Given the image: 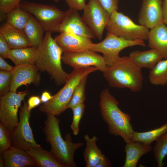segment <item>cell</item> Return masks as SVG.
Masks as SVG:
<instances>
[{"label":"cell","mask_w":167,"mask_h":167,"mask_svg":"<svg viewBox=\"0 0 167 167\" xmlns=\"http://www.w3.org/2000/svg\"><path fill=\"white\" fill-rule=\"evenodd\" d=\"M119 103L107 88L100 94L99 106L103 119L108 125L109 132L121 137L126 143L132 142L134 131L130 123L131 116L122 111Z\"/></svg>","instance_id":"6da1fadb"},{"label":"cell","mask_w":167,"mask_h":167,"mask_svg":"<svg viewBox=\"0 0 167 167\" xmlns=\"http://www.w3.org/2000/svg\"><path fill=\"white\" fill-rule=\"evenodd\" d=\"M63 53L52 37L51 33L46 32L42 41L37 48L35 65L39 71L46 72L58 86L65 84L70 74L62 67Z\"/></svg>","instance_id":"7a4b0ae2"},{"label":"cell","mask_w":167,"mask_h":167,"mask_svg":"<svg viewBox=\"0 0 167 167\" xmlns=\"http://www.w3.org/2000/svg\"><path fill=\"white\" fill-rule=\"evenodd\" d=\"M43 131L47 142L50 145V152L64 167H76L74 154L76 150L84 143L81 142L73 143L71 135L67 134L65 140L62 138L59 128L60 120L56 116L46 114Z\"/></svg>","instance_id":"3957f363"},{"label":"cell","mask_w":167,"mask_h":167,"mask_svg":"<svg viewBox=\"0 0 167 167\" xmlns=\"http://www.w3.org/2000/svg\"><path fill=\"white\" fill-rule=\"evenodd\" d=\"M103 75L112 87L127 88L133 92H139L142 88L143 77L141 68L129 56L120 57L115 63L107 67Z\"/></svg>","instance_id":"277c9868"},{"label":"cell","mask_w":167,"mask_h":167,"mask_svg":"<svg viewBox=\"0 0 167 167\" xmlns=\"http://www.w3.org/2000/svg\"><path fill=\"white\" fill-rule=\"evenodd\" d=\"M98 70L94 66L74 69L62 89L48 102L39 108L41 112L55 116L60 115L67 109L74 91L81 80L90 73Z\"/></svg>","instance_id":"5b68a950"},{"label":"cell","mask_w":167,"mask_h":167,"mask_svg":"<svg viewBox=\"0 0 167 167\" xmlns=\"http://www.w3.org/2000/svg\"><path fill=\"white\" fill-rule=\"evenodd\" d=\"M105 28L109 32L130 40H148L149 32L148 29L136 24L128 17L117 10L111 13Z\"/></svg>","instance_id":"8992f818"},{"label":"cell","mask_w":167,"mask_h":167,"mask_svg":"<svg viewBox=\"0 0 167 167\" xmlns=\"http://www.w3.org/2000/svg\"><path fill=\"white\" fill-rule=\"evenodd\" d=\"M32 15L43 28L45 32H59V28L65 15L53 5L22 1L20 7Z\"/></svg>","instance_id":"52a82bcc"},{"label":"cell","mask_w":167,"mask_h":167,"mask_svg":"<svg viewBox=\"0 0 167 167\" xmlns=\"http://www.w3.org/2000/svg\"><path fill=\"white\" fill-rule=\"evenodd\" d=\"M136 45L145 47V45L142 40H128L108 32L103 41L96 44L93 43L90 45L89 49L102 53L107 67H109L118 60L122 50Z\"/></svg>","instance_id":"ba28073f"},{"label":"cell","mask_w":167,"mask_h":167,"mask_svg":"<svg viewBox=\"0 0 167 167\" xmlns=\"http://www.w3.org/2000/svg\"><path fill=\"white\" fill-rule=\"evenodd\" d=\"M27 94L26 91H10L0 96V123L11 133L19 122L18 110Z\"/></svg>","instance_id":"9c48e42d"},{"label":"cell","mask_w":167,"mask_h":167,"mask_svg":"<svg viewBox=\"0 0 167 167\" xmlns=\"http://www.w3.org/2000/svg\"><path fill=\"white\" fill-rule=\"evenodd\" d=\"M31 111L28 109L27 102L24 100L19 122L11 133L12 146L26 151L31 148L41 147L35 141L29 125Z\"/></svg>","instance_id":"30bf717a"},{"label":"cell","mask_w":167,"mask_h":167,"mask_svg":"<svg viewBox=\"0 0 167 167\" xmlns=\"http://www.w3.org/2000/svg\"><path fill=\"white\" fill-rule=\"evenodd\" d=\"M83 10V19L96 37L101 40L110 14L98 0H89Z\"/></svg>","instance_id":"8fae6325"},{"label":"cell","mask_w":167,"mask_h":167,"mask_svg":"<svg viewBox=\"0 0 167 167\" xmlns=\"http://www.w3.org/2000/svg\"><path fill=\"white\" fill-rule=\"evenodd\" d=\"M62 61L75 69L90 66L104 72L107 66L103 56L90 49L75 52H63Z\"/></svg>","instance_id":"7c38bea8"},{"label":"cell","mask_w":167,"mask_h":167,"mask_svg":"<svg viewBox=\"0 0 167 167\" xmlns=\"http://www.w3.org/2000/svg\"><path fill=\"white\" fill-rule=\"evenodd\" d=\"M162 0H142L139 13V24L151 29L163 22Z\"/></svg>","instance_id":"4fadbf2b"},{"label":"cell","mask_w":167,"mask_h":167,"mask_svg":"<svg viewBox=\"0 0 167 167\" xmlns=\"http://www.w3.org/2000/svg\"><path fill=\"white\" fill-rule=\"evenodd\" d=\"M39 71L35 65L15 66L12 72V78L10 91L16 92L20 86L31 84L39 86L41 80Z\"/></svg>","instance_id":"5bb4252c"},{"label":"cell","mask_w":167,"mask_h":167,"mask_svg":"<svg viewBox=\"0 0 167 167\" xmlns=\"http://www.w3.org/2000/svg\"><path fill=\"white\" fill-rule=\"evenodd\" d=\"M65 12L60 27L59 32H70L91 38H95V36L80 17L77 10L69 8Z\"/></svg>","instance_id":"9a60e30c"},{"label":"cell","mask_w":167,"mask_h":167,"mask_svg":"<svg viewBox=\"0 0 167 167\" xmlns=\"http://www.w3.org/2000/svg\"><path fill=\"white\" fill-rule=\"evenodd\" d=\"M54 38L63 52H75L89 49L91 38L70 32H61Z\"/></svg>","instance_id":"2e32d148"},{"label":"cell","mask_w":167,"mask_h":167,"mask_svg":"<svg viewBox=\"0 0 167 167\" xmlns=\"http://www.w3.org/2000/svg\"><path fill=\"white\" fill-rule=\"evenodd\" d=\"M6 167H28L36 166L33 158L25 150L12 146L1 154Z\"/></svg>","instance_id":"e0dca14e"},{"label":"cell","mask_w":167,"mask_h":167,"mask_svg":"<svg viewBox=\"0 0 167 167\" xmlns=\"http://www.w3.org/2000/svg\"><path fill=\"white\" fill-rule=\"evenodd\" d=\"M0 33L4 37L11 49L31 46L24 31L16 28L7 22L1 26Z\"/></svg>","instance_id":"ac0fdd59"},{"label":"cell","mask_w":167,"mask_h":167,"mask_svg":"<svg viewBox=\"0 0 167 167\" xmlns=\"http://www.w3.org/2000/svg\"><path fill=\"white\" fill-rule=\"evenodd\" d=\"M148 46L157 50L164 58H167V26L163 22L158 24L149 31Z\"/></svg>","instance_id":"d6986e66"},{"label":"cell","mask_w":167,"mask_h":167,"mask_svg":"<svg viewBox=\"0 0 167 167\" xmlns=\"http://www.w3.org/2000/svg\"><path fill=\"white\" fill-rule=\"evenodd\" d=\"M128 56L139 68L151 70L164 58L159 52L153 48L147 50H134L129 54Z\"/></svg>","instance_id":"ffe728a7"},{"label":"cell","mask_w":167,"mask_h":167,"mask_svg":"<svg viewBox=\"0 0 167 167\" xmlns=\"http://www.w3.org/2000/svg\"><path fill=\"white\" fill-rule=\"evenodd\" d=\"M152 149L151 144H145L139 141L126 143L125 147L126 156L122 167H136L140 158Z\"/></svg>","instance_id":"44dd1931"},{"label":"cell","mask_w":167,"mask_h":167,"mask_svg":"<svg viewBox=\"0 0 167 167\" xmlns=\"http://www.w3.org/2000/svg\"><path fill=\"white\" fill-rule=\"evenodd\" d=\"M86 146L83 154L86 167H96L105 156L96 145L98 138L93 136L90 138L88 134L84 137Z\"/></svg>","instance_id":"7402d4cb"},{"label":"cell","mask_w":167,"mask_h":167,"mask_svg":"<svg viewBox=\"0 0 167 167\" xmlns=\"http://www.w3.org/2000/svg\"><path fill=\"white\" fill-rule=\"evenodd\" d=\"M37 53V48L33 46L11 49L7 58L11 60L15 66L35 65Z\"/></svg>","instance_id":"603a6c76"},{"label":"cell","mask_w":167,"mask_h":167,"mask_svg":"<svg viewBox=\"0 0 167 167\" xmlns=\"http://www.w3.org/2000/svg\"><path fill=\"white\" fill-rule=\"evenodd\" d=\"M39 167H64L50 152L41 148H31L26 151Z\"/></svg>","instance_id":"cb8c5ba5"},{"label":"cell","mask_w":167,"mask_h":167,"mask_svg":"<svg viewBox=\"0 0 167 167\" xmlns=\"http://www.w3.org/2000/svg\"><path fill=\"white\" fill-rule=\"evenodd\" d=\"M24 31L30 46L37 48L43 41L45 31L42 26L32 15Z\"/></svg>","instance_id":"d4e9b609"},{"label":"cell","mask_w":167,"mask_h":167,"mask_svg":"<svg viewBox=\"0 0 167 167\" xmlns=\"http://www.w3.org/2000/svg\"><path fill=\"white\" fill-rule=\"evenodd\" d=\"M158 62L149 72L148 78L154 85L164 86L167 84V58Z\"/></svg>","instance_id":"484cf974"},{"label":"cell","mask_w":167,"mask_h":167,"mask_svg":"<svg viewBox=\"0 0 167 167\" xmlns=\"http://www.w3.org/2000/svg\"><path fill=\"white\" fill-rule=\"evenodd\" d=\"M31 14L20 7L6 14V22L19 29L24 30Z\"/></svg>","instance_id":"4316f807"},{"label":"cell","mask_w":167,"mask_h":167,"mask_svg":"<svg viewBox=\"0 0 167 167\" xmlns=\"http://www.w3.org/2000/svg\"><path fill=\"white\" fill-rule=\"evenodd\" d=\"M167 131V123L160 127L143 132H134L132 142L139 141L146 144H151L161 135Z\"/></svg>","instance_id":"83f0119b"},{"label":"cell","mask_w":167,"mask_h":167,"mask_svg":"<svg viewBox=\"0 0 167 167\" xmlns=\"http://www.w3.org/2000/svg\"><path fill=\"white\" fill-rule=\"evenodd\" d=\"M156 141L152 148L154 158L158 167H163L164 165L163 161L167 155V131L161 135Z\"/></svg>","instance_id":"f1b7e54d"},{"label":"cell","mask_w":167,"mask_h":167,"mask_svg":"<svg viewBox=\"0 0 167 167\" xmlns=\"http://www.w3.org/2000/svg\"><path fill=\"white\" fill-rule=\"evenodd\" d=\"M88 76L84 77L76 87L67 109H71L75 106L84 103L85 99V87Z\"/></svg>","instance_id":"f546056e"},{"label":"cell","mask_w":167,"mask_h":167,"mask_svg":"<svg viewBox=\"0 0 167 167\" xmlns=\"http://www.w3.org/2000/svg\"><path fill=\"white\" fill-rule=\"evenodd\" d=\"M85 106L84 103L78 105L72 108L73 113L72 122L71 128L75 135H77L79 131V123L84 114Z\"/></svg>","instance_id":"4dcf8cb0"},{"label":"cell","mask_w":167,"mask_h":167,"mask_svg":"<svg viewBox=\"0 0 167 167\" xmlns=\"http://www.w3.org/2000/svg\"><path fill=\"white\" fill-rule=\"evenodd\" d=\"M11 133L2 124L0 123V152L4 151L12 146Z\"/></svg>","instance_id":"1f68e13d"},{"label":"cell","mask_w":167,"mask_h":167,"mask_svg":"<svg viewBox=\"0 0 167 167\" xmlns=\"http://www.w3.org/2000/svg\"><path fill=\"white\" fill-rule=\"evenodd\" d=\"M12 78V74L11 72L0 70V96L6 94L10 91Z\"/></svg>","instance_id":"d6a6232c"},{"label":"cell","mask_w":167,"mask_h":167,"mask_svg":"<svg viewBox=\"0 0 167 167\" xmlns=\"http://www.w3.org/2000/svg\"><path fill=\"white\" fill-rule=\"evenodd\" d=\"M22 0H0L1 13L6 14L20 7Z\"/></svg>","instance_id":"836d02e7"},{"label":"cell","mask_w":167,"mask_h":167,"mask_svg":"<svg viewBox=\"0 0 167 167\" xmlns=\"http://www.w3.org/2000/svg\"><path fill=\"white\" fill-rule=\"evenodd\" d=\"M102 6L110 14L118 9L119 0H98Z\"/></svg>","instance_id":"e575fe53"},{"label":"cell","mask_w":167,"mask_h":167,"mask_svg":"<svg viewBox=\"0 0 167 167\" xmlns=\"http://www.w3.org/2000/svg\"><path fill=\"white\" fill-rule=\"evenodd\" d=\"M11 48L8 43L0 33V56L4 58H7L8 53Z\"/></svg>","instance_id":"d590c367"},{"label":"cell","mask_w":167,"mask_h":167,"mask_svg":"<svg viewBox=\"0 0 167 167\" xmlns=\"http://www.w3.org/2000/svg\"><path fill=\"white\" fill-rule=\"evenodd\" d=\"M70 8L77 11L83 10L86 0H65Z\"/></svg>","instance_id":"8d00e7d4"},{"label":"cell","mask_w":167,"mask_h":167,"mask_svg":"<svg viewBox=\"0 0 167 167\" xmlns=\"http://www.w3.org/2000/svg\"><path fill=\"white\" fill-rule=\"evenodd\" d=\"M41 98L38 96H32L28 99V109L29 110H31L38 106L41 102Z\"/></svg>","instance_id":"74e56055"},{"label":"cell","mask_w":167,"mask_h":167,"mask_svg":"<svg viewBox=\"0 0 167 167\" xmlns=\"http://www.w3.org/2000/svg\"><path fill=\"white\" fill-rule=\"evenodd\" d=\"M14 68L8 64L4 58L0 56V69L12 72Z\"/></svg>","instance_id":"f35d334b"},{"label":"cell","mask_w":167,"mask_h":167,"mask_svg":"<svg viewBox=\"0 0 167 167\" xmlns=\"http://www.w3.org/2000/svg\"><path fill=\"white\" fill-rule=\"evenodd\" d=\"M111 166V164L110 161L105 156L96 167H110Z\"/></svg>","instance_id":"ab89813d"},{"label":"cell","mask_w":167,"mask_h":167,"mask_svg":"<svg viewBox=\"0 0 167 167\" xmlns=\"http://www.w3.org/2000/svg\"><path fill=\"white\" fill-rule=\"evenodd\" d=\"M163 22L167 25V0L162 2Z\"/></svg>","instance_id":"60d3db41"},{"label":"cell","mask_w":167,"mask_h":167,"mask_svg":"<svg viewBox=\"0 0 167 167\" xmlns=\"http://www.w3.org/2000/svg\"><path fill=\"white\" fill-rule=\"evenodd\" d=\"M52 96L48 92H44L42 94L41 99V102L44 103H47L52 98Z\"/></svg>","instance_id":"b9f144b4"},{"label":"cell","mask_w":167,"mask_h":167,"mask_svg":"<svg viewBox=\"0 0 167 167\" xmlns=\"http://www.w3.org/2000/svg\"><path fill=\"white\" fill-rule=\"evenodd\" d=\"M5 166L4 164V161L3 157L2 155L1 156L0 159V167H2Z\"/></svg>","instance_id":"7bdbcfd3"},{"label":"cell","mask_w":167,"mask_h":167,"mask_svg":"<svg viewBox=\"0 0 167 167\" xmlns=\"http://www.w3.org/2000/svg\"><path fill=\"white\" fill-rule=\"evenodd\" d=\"M55 2H58L60 1V0H53Z\"/></svg>","instance_id":"ee69618b"}]
</instances>
